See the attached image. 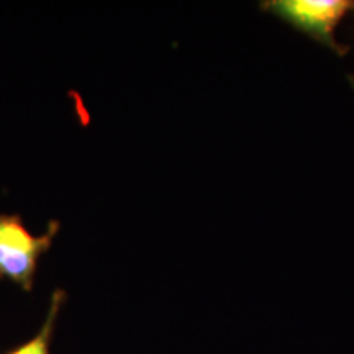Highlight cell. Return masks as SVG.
Wrapping results in <instances>:
<instances>
[{
    "mask_svg": "<svg viewBox=\"0 0 354 354\" xmlns=\"http://www.w3.org/2000/svg\"><path fill=\"white\" fill-rule=\"evenodd\" d=\"M348 81H349V84H351L353 88H354V77L353 76H348Z\"/></svg>",
    "mask_w": 354,
    "mask_h": 354,
    "instance_id": "cell-4",
    "label": "cell"
},
{
    "mask_svg": "<svg viewBox=\"0 0 354 354\" xmlns=\"http://www.w3.org/2000/svg\"><path fill=\"white\" fill-rule=\"evenodd\" d=\"M66 302V292L63 289H56L53 292L50 300V308H48L46 318H44L41 328L37 335L28 342L19 344V346L12 348L10 351L3 354H51V342L53 335H55L56 320L59 315L61 308Z\"/></svg>",
    "mask_w": 354,
    "mask_h": 354,
    "instance_id": "cell-3",
    "label": "cell"
},
{
    "mask_svg": "<svg viewBox=\"0 0 354 354\" xmlns=\"http://www.w3.org/2000/svg\"><path fill=\"white\" fill-rule=\"evenodd\" d=\"M59 230V221H48L43 234H32L20 215L0 214V279L30 292L39 258L50 250Z\"/></svg>",
    "mask_w": 354,
    "mask_h": 354,
    "instance_id": "cell-1",
    "label": "cell"
},
{
    "mask_svg": "<svg viewBox=\"0 0 354 354\" xmlns=\"http://www.w3.org/2000/svg\"><path fill=\"white\" fill-rule=\"evenodd\" d=\"M259 7L335 55H348L349 46L336 41L335 32L354 10L353 0H264Z\"/></svg>",
    "mask_w": 354,
    "mask_h": 354,
    "instance_id": "cell-2",
    "label": "cell"
}]
</instances>
